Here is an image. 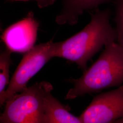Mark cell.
Returning <instances> with one entry per match:
<instances>
[{
	"mask_svg": "<svg viewBox=\"0 0 123 123\" xmlns=\"http://www.w3.org/2000/svg\"><path fill=\"white\" fill-rule=\"evenodd\" d=\"M89 12L91 21L74 35L57 42L55 57L64 58L76 63L84 71L88 61L106 44L117 40V33L110 23V8Z\"/></svg>",
	"mask_w": 123,
	"mask_h": 123,
	"instance_id": "1",
	"label": "cell"
},
{
	"mask_svg": "<svg viewBox=\"0 0 123 123\" xmlns=\"http://www.w3.org/2000/svg\"><path fill=\"white\" fill-rule=\"evenodd\" d=\"M74 84L66 94V99L123 85V48L115 42L106 44L97 60L74 80Z\"/></svg>",
	"mask_w": 123,
	"mask_h": 123,
	"instance_id": "2",
	"label": "cell"
},
{
	"mask_svg": "<svg viewBox=\"0 0 123 123\" xmlns=\"http://www.w3.org/2000/svg\"><path fill=\"white\" fill-rule=\"evenodd\" d=\"M52 85L42 81L16 94L6 102L0 123H45V98Z\"/></svg>",
	"mask_w": 123,
	"mask_h": 123,
	"instance_id": "3",
	"label": "cell"
},
{
	"mask_svg": "<svg viewBox=\"0 0 123 123\" xmlns=\"http://www.w3.org/2000/svg\"><path fill=\"white\" fill-rule=\"evenodd\" d=\"M57 43L48 42L34 46L25 53L10 81L5 93V103L27 87L29 80L52 58L55 57Z\"/></svg>",
	"mask_w": 123,
	"mask_h": 123,
	"instance_id": "4",
	"label": "cell"
},
{
	"mask_svg": "<svg viewBox=\"0 0 123 123\" xmlns=\"http://www.w3.org/2000/svg\"><path fill=\"white\" fill-rule=\"evenodd\" d=\"M79 117L82 123H115L123 118V84L95 96Z\"/></svg>",
	"mask_w": 123,
	"mask_h": 123,
	"instance_id": "5",
	"label": "cell"
},
{
	"mask_svg": "<svg viewBox=\"0 0 123 123\" xmlns=\"http://www.w3.org/2000/svg\"><path fill=\"white\" fill-rule=\"evenodd\" d=\"M39 23L32 12L22 20L7 27L1 38L12 52L26 53L35 43Z\"/></svg>",
	"mask_w": 123,
	"mask_h": 123,
	"instance_id": "6",
	"label": "cell"
},
{
	"mask_svg": "<svg viewBox=\"0 0 123 123\" xmlns=\"http://www.w3.org/2000/svg\"><path fill=\"white\" fill-rule=\"evenodd\" d=\"M113 0H64L60 13L56 18V22L59 25H74L79 17L85 11L98 9L101 5L112 3Z\"/></svg>",
	"mask_w": 123,
	"mask_h": 123,
	"instance_id": "7",
	"label": "cell"
},
{
	"mask_svg": "<svg viewBox=\"0 0 123 123\" xmlns=\"http://www.w3.org/2000/svg\"><path fill=\"white\" fill-rule=\"evenodd\" d=\"M44 104L45 123H82L79 117L70 113L51 92L46 95Z\"/></svg>",
	"mask_w": 123,
	"mask_h": 123,
	"instance_id": "8",
	"label": "cell"
},
{
	"mask_svg": "<svg viewBox=\"0 0 123 123\" xmlns=\"http://www.w3.org/2000/svg\"><path fill=\"white\" fill-rule=\"evenodd\" d=\"M12 52L8 49L3 51L0 54V105L5 103V93L6 87L9 84V69L12 63L11 53Z\"/></svg>",
	"mask_w": 123,
	"mask_h": 123,
	"instance_id": "9",
	"label": "cell"
},
{
	"mask_svg": "<svg viewBox=\"0 0 123 123\" xmlns=\"http://www.w3.org/2000/svg\"><path fill=\"white\" fill-rule=\"evenodd\" d=\"M115 7L114 22L117 43L123 49V0H113Z\"/></svg>",
	"mask_w": 123,
	"mask_h": 123,
	"instance_id": "10",
	"label": "cell"
},
{
	"mask_svg": "<svg viewBox=\"0 0 123 123\" xmlns=\"http://www.w3.org/2000/svg\"><path fill=\"white\" fill-rule=\"evenodd\" d=\"M12 1H28L31 0H9ZM37 2L38 6L40 8L46 7L49 6L53 5L56 0H33Z\"/></svg>",
	"mask_w": 123,
	"mask_h": 123,
	"instance_id": "11",
	"label": "cell"
},
{
	"mask_svg": "<svg viewBox=\"0 0 123 123\" xmlns=\"http://www.w3.org/2000/svg\"><path fill=\"white\" fill-rule=\"evenodd\" d=\"M115 123H123V118L119 119L118 120H116Z\"/></svg>",
	"mask_w": 123,
	"mask_h": 123,
	"instance_id": "12",
	"label": "cell"
}]
</instances>
